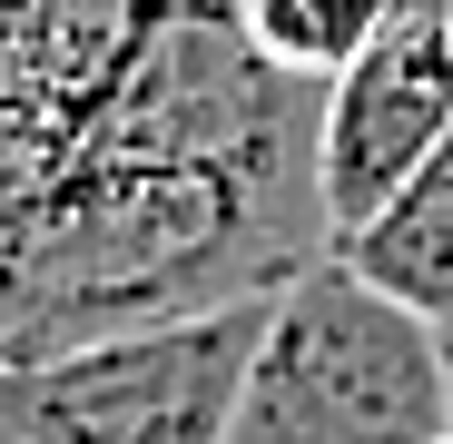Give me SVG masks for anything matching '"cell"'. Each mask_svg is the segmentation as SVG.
Returning <instances> with one entry per match:
<instances>
[{"instance_id":"6da1fadb","label":"cell","mask_w":453,"mask_h":444,"mask_svg":"<svg viewBox=\"0 0 453 444\" xmlns=\"http://www.w3.org/2000/svg\"><path fill=\"white\" fill-rule=\"evenodd\" d=\"M316 109L237 0H0V365L306 277L335 247Z\"/></svg>"},{"instance_id":"7a4b0ae2","label":"cell","mask_w":453,"mask_h":444,"mask_svg":"<svg viewBox=\"0 0 453 444\" xmlns=\"http://www.w3.org/2000/svg\"><path fill=\"white\" fill-rule=\"evenodd\" d=\"M453 434V336L335 247L266 296L226 444H434Z\"/></svg>"},{"instance_id":"3957f363","label":"cell","mask_w":453,"mask_h":444,"mask_svg":"<svg viewBox=\"0 0 453 444\" xmlns=\"http://www.w3.org/2000/svg\"><path fill=\"white\" fill-rule=\"evenodd\" d=\"M266 296L188 326L0 365V444H226Z\"/></svg>"},{"instance_id":"277c9868","label":"cell","mask_w":453,"mask_h":444,"mask_svg":"<svg viewBox=\"0 0 453 444\" xmlns=\"http://www.w3.org/2000/svg\"><path fill=\"white\" fill-rule=\"evenodd\" d=\"M453 138V11H404L355 69L326 80L316 109V188L326 228H365L434 148Z\"/></svg>"},{"instance_id":"5b68a950","label":"cell","mask_w":453,"mask_h":444,"mask_svg":"<svg viewBox=\"0 0 453 444\" xmlns=\"http://www.w3.org/2000/svg\"><path fill=\"white\" fill-rule=\"evenodd\" d=\"M335 257H345L365 286H385L395 307L453 326V138H443L434 159L365 217V228L335 238Z\"/></svg>"},{"instance_id":"8992f818","label":"cell","mask_w":453,"mask_h":444,"mask_svg":"<svg viewBox=\"0 0 453 444\" xmlns=\"http://www.w3.org/2000/svg\"><path fill=\"white\" fill-rule=\"evenodd\" d=\"M395 20H404V0H237V30L257 40V59H276L286 80H306V90H326L335 69H355Z\"/></svg>"},{"instance_id":"52a82bcc","label":"cell","mask_w":453,"mask_h":444,"mask_svg":"<svg viewBox=\"0 0 453 444\" xmlns=\"http://www.w3.org/2000/svg\"><path fill=\"white\" fill-rule=\"evenodd\" d=\"M404 11H453V0H404Z\"/></svg>"},{"instance_id":"ba28073f","label":"cell","mask_w":453,"mask_h":444,"mask_svg":"<svg viewBox=\"0 0 453 444\" xmlns=\"http://www.w3.org/2000/svg\"><path fill=\"white\" fill-rule=\"evenodd\" d=\"M434 444H453V434H434Z\"/></svg>"},{"instance_id":"9c48e42d","label":"cell","mask_w":453,"mask_h":444,"mask_svg":"<svg viewBox=\"0 0 453 444\" xmlns=\"http://www.w3.org/2000/svg\"><path fill=\"white\" fill-rule=\"evenodd\" d=\"M443 336H453V326H443Z\"/></svg>"}]
</instances>
